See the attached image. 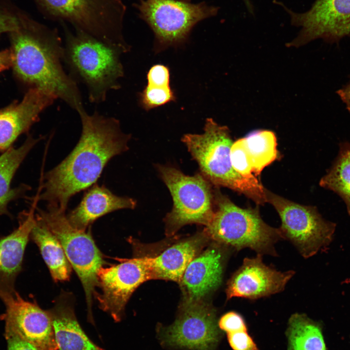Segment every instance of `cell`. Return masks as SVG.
<instances>
[{"label":"cell","instance_id":"6da1fadb","mask_svg":"<svg viewBox=\"0 0 350 350\" xmlns=\"http://www.w3.org/2000/svg\"><path fill=\"white\" fill-rule=\"evenodd\" d=\"M82 131L73 150L47 172L38 193L47 206L66 211L71 197L96 183L114 157L127 151L130 135L124 133L118 120L85 109L78 112Z\"/></svg>","mask_w":350,"mask_h":350},{"label":"cell","instance_id":"7a4b0ae2","mask_svg":"<svg viewBox=\"0 0 350 350\" xmlns=\"http://www.w3.org/2000/svg\"><path fill=\"white\" fill-rule=\"evenodd\" d=\"M11 34L12 66L19 79L30 88L53 94L77 113L85 109L78 84L63 67L64 46L58 30L29 18Z\"/></svg>","mask_w":350,"mask_h":350},{"label":"cell","instance_id":"3957f363","mask_svg":"<svg viewBox=\"0 0 350 350\" xmlns=\"http://www.w3.org/2000/svg\"><path fill=\"white\" fill-rule=\"evenodd\" d=\"M61 24L65 37L63 63L69 74L86 87L91 103L105 102L110 91L121 88L120 80L124 75L121 56L127 52Z\"/></svg>","mask_w":350,"mask_h":350},{"label":"cell","instance_id":"277c9868","mask_svg":"<svg viewBox=\"0 0 350 350\" xmlns=\"http://www.w3.org/2000/svg\"><path fill=\"white\" fill-rule=\"evenodd\" d=\"M201 134H187L182 138L201 175L211 184L243 194L257 204L267 202L265 189L257 178H245L233 169L230 158L233 143L228 128L207 119Z\"/></svg>","mask_w":350,"mask_h":350},{"label":"cell","instance_id":"5b68a950","mask_svg":"<svg viewBox=\"0 0 350 350\" xmlns=\"http://www.w3.org/2000/svg\"><path fill=\"white\" fill-rule=\"evenodd\" d=\"M214 192V214L205 230L208 237L232 251L249 248L277 256L275 245L283 240L279 228L265 223L258 209L240 208L217 190Z\"/></svg>","mask_w":350,"mask_h":350},{"label":"cell","instance_id":"8992f818","mask_svg":"<svg viewBox=\"0 0 350 350\" xmlns=\"http://www.w3.org/2000/svg\"><path fill=\"white\" fill-rule=\"evenodd\" d=\"M46 17L69 23L110 46L128 50L123 34L126 7L121 0H35Z\"/></svg>","mask_w":350,"mask_h":350},{"label":"cell","instance_id":"52a82bcc","mask_svg":"<svg viewBox=\"0 0 350 350\" xmlns=\"http://www.w3.org/2000/svg\"><path fill=\"white\" fill-rule=\"evenodd\" d=\"M64 210L47 206L37 210L36 215L45 223L60 242L72 267L84 288L90 319L93 298L98 286L97 272L105 262L89 230L77 229L69 222Z\"/></svg>","mask_w":350,"mask_h":350},{"label":"cell","instance_id":"ba28073f","mask_svg":"<svg viewBox=\"0 0 350 350\" xmlns=\"http://www.w3.org/2000/svg\"><path fill=\"white\" fill-rule=\"evenodd\" d=\"M157 169L173 200L172 210L165 218L166 234L173 235L190 224L207 226L214 211L212 184L201 174L189 176L175 167L162 165Z\"/></svg>","mask_w":350,"mask_h":350},{"label":"cell","instance_id":"9c48e42d","mask_svg":"<svg viewBox=\"0 0 350 350\" xmlns=\"http://www.w3.org/2000/svg\"><path fill=\"white\" fill-rule=\"evenodd\" d=\"M136 6L154 33L158 52L183 43L196 24L218 11L204 3L177 0H140Z\"/></svg>","mask_w":350,"mask_h":350},{"label":"cell","instance_id":"30bf717a","mask_svg":"<svg viewBox=\"0 0 350 350\" xmlns=\"http://www.w3.org/2000/svg\"><path fill=\"white\" fill-rule=\"evenodd\" d=\"M267 202L275 209L281 220L279 229L307 259L329 245L336 225L325 220L315 207L294 202L265 189Z\"/></svg>","mask_w":350,"mask_h":350},{"label":"cell","instance_id":"8fae6325","mask_svg":"<svg viewBox=\"0 0 350 350\" xmlns=\"http://www.w3.org/2000/svg\"><path fill=\"white\" fill-rule=\"evenodd\" d=\"M293 25L301 27L291 43L300 46L316 39L337 42L350 35V0H315L307 11L295 13L283 5Z\"/></svg>","mask_w":350,"mask_h":350},{"label":"cell","instance_id":"7c38bea8","mask_svg":"<svg viewBox=\"0 0 350 350\" xmlns=\"http://www.w3.org/2000/svg\"><path fill=\"white\" fill-rule=\"evenodd\" d=\"M178 317L163 331L166 345L191 350H214L221 333L216 311L203 301L183 303Z\"/></svg>","mask_w":350,"mask_h":350},{"label":"cell","instance_id":"4fadbf2b","mask_svg":"<svg viewBox=\"0 0 350 350\" xmlns=\"http://www.w3.org/2000/svg\"><path fill=\"white\" fill-rule=\"evenodd\" d=\"M5 307L0 318L5 322V334L16 335L39 350H58L49 311L34 301L23 298L16 291L0 295Z\"/></svg>","mask_w":350,"mask_h":350},{"label":"cell","instance_id":"5bb4252c","mask_svg":"<svg viewBox=\"0 0 350 350\" xmlns=\"http://www.w3.org/2000/svg\"><path fill=\"white\" fill-rule=\"evenodd\" d=\"M151 279L143 257L123 259L118 264L102 266L97 272L100 293L95 298L99 307L115 321L121 320L130 296L141 283Z\"/></svg>","mask_w":350,"mask_h":350},{"label":"cell","instance_id":"9a60e30c","mask_svg":"<svg viewBox=\"0 0 350 350\" xmlns=\"http://www.w3.org/2000/svg\"><path fill=\"white\" fill-rule=\"evenodd\" d=\"M262 256L245 258L241 265L228 280L226 289L227 299L240 298L256 300L283 291L296 272H284L265 264Z\"/></svg>","mask_w":350,"mask_h":350},{"label":"cell","instance_id":"2e32d148","mask_svg":"<svg viewBox=\"0 0 350 350\" xmlns=\"http://www.w3.org/2000/svg\"><path fill=\"white\" fill-rule=\"evenodd\" d=\"M230 249L214 243L196 256L186 267L179 283L183 303L203 301L221 284L225 263Z\"/></svg>","mask_w":350,"mask_h":350},{"label":"cell","instance_id":"e0dca14e","mask_svg":"<svg viewBox=\"0 0 350 350\" xmlns=\"http://www.w3.org/2000/svg\"><path fill=\"white\" fill-rule=\"evenodd\" d=\"M57 99L53 94L30 88L19 102L0 110V152L5 151L39 121L41 113Z\"/></svg>","mask_w":350,"mask_h":350},{"label":"cell","instance_id":"ac0fdd59","mask_svg":"<svg viewBox=\"0 0 350 350\" xmlns=\"http://www.w3.org/2000/svg\"><path fill=\"white\" fill-rule=\"evenodd\" d=\"M38 200L18 216V225L11 233L0 238V295L14 294L17 277L23 268L25 250L35 222V210Z\"/></svg>","mask_w":350,"mask_h":350},{"label":"cell","instance_id":"d6986e66","mask_svg":"<svg viewBox=\"0 0 350 350\" xmlns=\"http://www.w3.org/2000/svg\"><path fill=\"white\" fill-rule=\"evenodd\" d=\"M208 236L199 234L172 245L155 257H143L151 279L172 280L179 283L190 262L198 255Z\"/></svg>","mask_w":350,"mask_h":350},{"label":"cell","instance_id":"ffe728a7","mask_svg":"<svg viewBox=\"0 0 350 350\" xmlns=\"http://www.w3.org/2000/svg\"><path fill=\"white\" fill-rule=\"evenodd\" d=\"M85 193L81 201L67 215L70 223L83 230L97 219L111 212L123 209H134L136 201L119 196L104 186L94 184Z\"/></svg>","mask_w":350,"mask_h":350},{"label":"cell","instance_id":"44dd1931","mask_svg":"<svg viewBox=\"0 0 350 350\" xmlns=\"http://www.w3.org/2000/svg\"><path fill=\"white\" fill-rule=\"evenodd\" d=\"M70 296L62 295L49 310L58 350H103L85 334L76 317Z\"/></svg>","mask_w":350,"mask_h":350},{"label":"cell","instance_id":"7402d4cb","mask_svg":"<svg viewBox=\"0 0 350 350\" xmlns=\"http://www.w3.org/2000/svg\"><path fill=\"white\" fill-rule=\"evenodd\" d=\"M42 138L29 136L20 146H12L0 156V216H10L8 207L10 202L23 197L30 189L25 184L12 188L11 183L24 159Z\"/></svg>","mask_w":350,"mask_h":350},{"label":"cell","instance_id":"603a6c76","mask_svg":"<svg viewBox=\"0 0 350 350\" xmlns=\"http://www.w3.org/2000/svg\"><path fill=\"white\" fill-rule=\"evenodd\" d=\"M37 245L51 276L55 281L69 280L72 266L60 242L36 214L30 237Z\"/></svg>","mask_w":350,"mask_h":350},{"label":"cell","instance_id":"cb8c5ba5","mask_svg":"<svg viewBox=\"0 0 350 350\" xmlns=\"http://www.w3.org/2000/svg\"><path fill=\"white\" fill-rule=\"evenodd\" d=\"M286 336L287 350H326L321 324L304 314L290 316Z\"/></svg>","mask_w":350,"mask_h":350},{"label":"cell","instance_id":"d4e9b609","mask_svg":"<svg viewBox=\"0 0 350 350\" xmlns=\"http://www.w3.org/2000/svg\"><path fill=\"white\" fill-rule=\"evenodd\" d=\"M337 157L319 181V185L337 194L345 202L350 215V143L339 144Z\"/></svg>","mask_w":350,"mask_h":350},{"label":"cell","instance_id":"484cf974","mask_svg":"<svg viewBox=\"0 0 350 350\" xmlns=\"http://www.w3.org/2000/svg\"><path fill=\"white\" fill-rule=\"evenodd\" d=\"M244 140L256 177L278 157L275 134L269 130H258L250 133Z\"/></svg>","mask_w":350,"mask_h":350},{"label":"cell","instance_id":"4316f807","mask_svg":"<svg viewBox=\"0 0 350 350\" xmlns=\"http://www.w3.org/2000/svg\"><path fill=\"white\" fill-rule=\"evenodd\" d=\"M175 100V96L170 86L158 87L147 85L140 94V104L147 111Z\"/></svg>","mask_w":350,"mask_h":350},{"label":"cell","instance_id":"83f0119b","mask_svg":"<svg viewBox=\"0 0 350 350\" xmlns=\"http://www.w3.org/2000/svg\"><path fill=\"white\" fill-rule=\"evenodd\" d=\"M230 158L233 169L239 174L248 179L257 178L253 174V167L244 138L233 142L230 148Z\"/></svg>","mask_w":350,"mask_h":350},{"label":"cell","instance_id":"f1b7e54d","mask_svg":"<svg viewBox=\"0 0 350 350\" xmlns=\"http://www.w3.org/2000/svg\"><path fill=\"white\" fill-rule=\"evenodd\" d=\"M219 328L227 333L240 331H248L243 316L235 311H229L223 315L218 321Z\"/></svg>","mask_w":350,"mask_h":350},{"label":"cell","instance_id":"f546056e","mask_svg":"<svg viewBox=\"0 0 350 350\" xmlns=\"http://www.w3.org/2000/svg\"><path fill=\"white\" fill-rule=\"evenodd\" d=\"M248 331L227 333L228 339L233 350H259Z\"/></svg>","mask_w":350,"mask_h":350},{"label":"cell","instance_id":"4dcf8cb0","mask_svg":"<svg viewBox=\"0 0 350 350\" xmlns=\"http://www.w3.org/2000/svg\"><path fill=\"white\" fill-rule=\"evenodd\" d=\"M147 79L148 86L158 87L170 86L169 70L163 65H155L149 69Z\"/></svg>","mask_w":350,"mask_h":350},{"label":"cell","instance_id":"1f68e13d","mask_svg":"<svg viewBox=\"0 0 350 350\" xmlns=\"http://www.w3.org/2000/svg\"><path fill=\"white\" fill-rule=\"evenodd\" d=\"M29 18L17 17L10 12L0 10V35L2 33H10L23 27Z\"/></svg>","mask_w":350,"mask_h":350},{"label":"cell","instance_id":"d6a6232c","mask_svg":"<svg viewBox=\"0 0 350 350\" xmlns=\"http://www.w3.org/2000/svg\"><path fill=\"white\" fill-rule=\"evenodd\" d=\"M7 350H39L31 343L13 334H5Z\"/></svg>","mask_w":350,"mask_h":350},{"label":"cell","instance_id":"836d02e7","mask_svg":"<svg viewBox=\"0 0 350 350\" xmlns=\"http://www.w3.org/2000/svg\"><path fill=\"white\" fill-rule=\"evenodd\" d=\"M13 56L11 50L0 51V72L13 65Z\"/></svg>","mask_w":350,"mask_h":350},{"label":"cell","instance_id":"e575fe53","mask_svg":"<svg viewBox=\"0 0 350 350\" xmlns=\"http://www.w3.org/2000/svg\"><path fill=\"white\" fill-rule=\"evenodd\" d=\"M350 113V81L336 92Z\"/></svg>","mask_w":350,"mask_h":350},{"label":"cell","instance_id":"d590c367","mask_svg":"<svg viewBox=\"0 0 350 350\" xmlns=\"http://www.w3.org/2000/svg\"><path fill=\"white\" fill-rule=\"evenodd\" d=\"M244 2H245V4L247 7L248 8L249 10H250L251 12L252 11V7L251 3L250 2L249 0H243Z\"/></svg>","mask_w":350,"mask_h":350}]
</instances>
